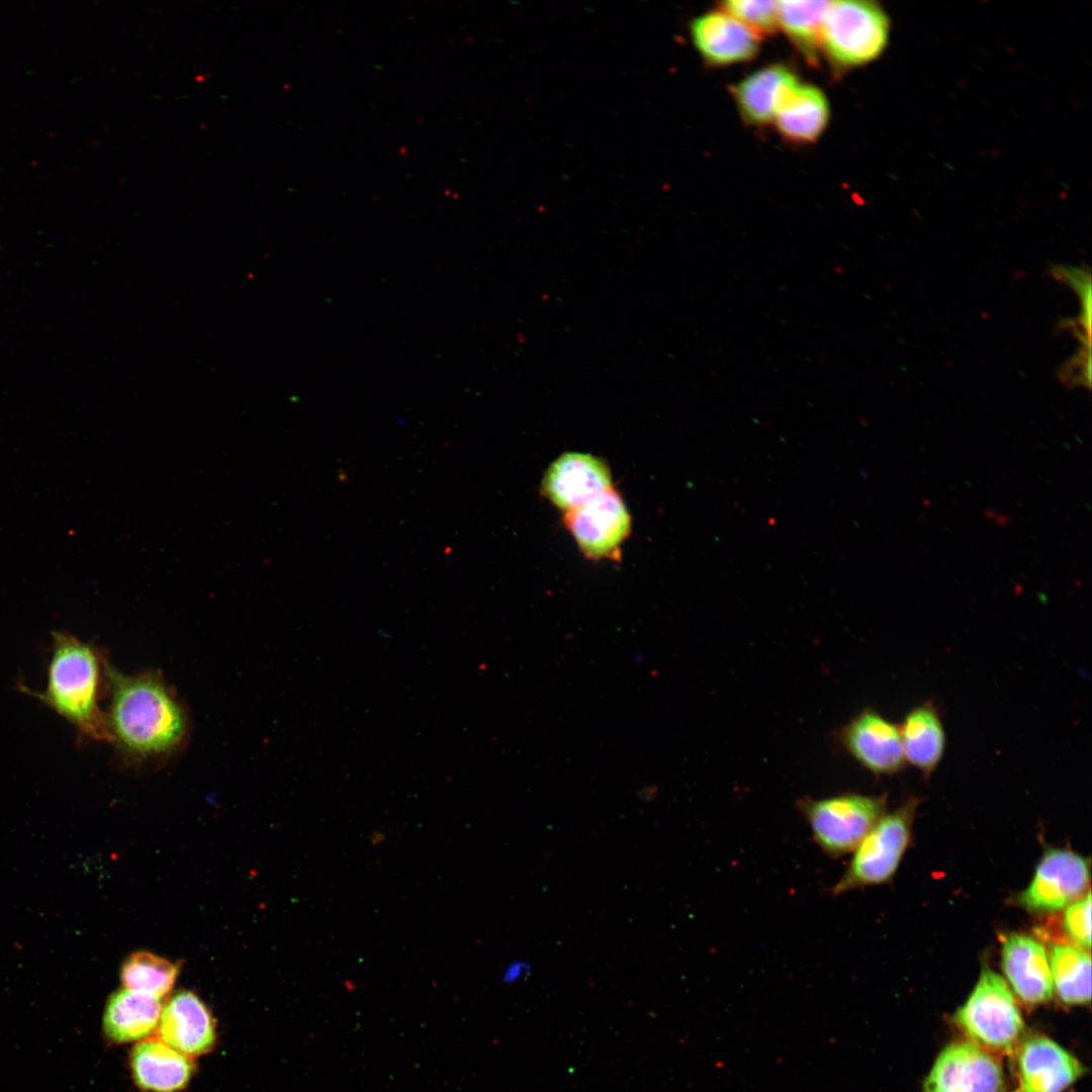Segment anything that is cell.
Segmentation results:
<instances>
[{"mask_svg": "<svg viewBox=\"0 0 1092 1092\" xmlns=\"http://www.w3.org/2000/svg\"><path fill=\"white\" fill-rule=\"evenodd\" d=\"M105 713L110 743L134 765L162 763L186 744L188 715L173 690L155 671L124 674L110 666Z\"/></svg>", "mask_w": 1092, "mask_h": 1092, "instance_id": "obj_1", "label": "cell"}, {"mask_svg": "<svg viewBox=\"0 0 1092 1092\" xmlns=\"http://www.w3.org/2000/svg\"><path fill=\"white\" fill-rule=\"evenodd\" d=\"M47 687L35 695L69 721L83 738L110 743L105 712L100 708L109 665L95 646L67 632L53 633Z\"/></svg>", "mask_w": 1092, "mask_h": 1092, "instance_id": "obj_2", "label": "cell"}, {"mask_svg": "<svg viewBox=\"0 0 1092 1092\" xmlns=\"http://www.w3.org/2000/svg\"><path fill=\"white\" fill-rule=\"evenodd\" d=\"M890 22L873 1H829L822 30L821 50L839 69L873 62L885 51Z\"/></svg>", "mask_w": 1092, "mask_h": 1092, "instance_id": "obj_3", "label": "cell"}, {"mask_svg": "<svg viewBox=\"0 0 1092 1092\" xmlns=\"http://www.w3.org/2000/svg\"><path fill=\"white\" fill-rule=\"evenodd\" d=\"M797 808L817 846L830 857L852 852L886 814L887 796L843 793L827 798L804 797Z\"/></svg>", "mask_w": 1092, "mask_h": 1092, "instance_id": "obj_4", "label": "cell"}, {"mask_svg": "<svg viewBox=\"0 0 1092 1092\" xmlns=\"http://www.w3.org/2000/svg\"><path fill=\"white\" fill-rule=\"evenodd\" d=\"M970 1040L988 1051L1009 1053L1024 1035V1021L1007 982L986 967L953 1017Z\"/></svg>", "mask_w": 1092, "mask_h": 1092, "instance_id": "obj_5", "label": "cell"}, {"mask_svg": "<svg viewBox=\"0 0 1092 1092\" xmlns=\"http://www.w3.org/2000/svg\"><path fill=\"white\" fill-rule=\"evenodd\" d=\"M918 804V799L911 798L876 823L830 889L832 896L881 885L893 878L910 842Z\"/></svg>", "mask_w": 1092, "mask_h": 1092, "instance_id": "obj_6", "label": "cell"}, {"mask_svg": "<svg viewBox=\"0 0 1092 1092\" xmlns=\"http://www.w3.org/2000/svg\"><path fill=\"white\" fill-rule=\"evenodd\" d=\"M1002 1066L988 1050L968 1040L954 1041L936 1058L923 1092H1004Z\"/></svg>", "mask_w": 1092, "mask_h": 1092, "instance_id": "obj_7", "label": "cell"}, {"mask_svg": "<svg viewBox=\"0 0 1092 1092\" xmlns=\"http://www.w3.org/2000/svg\"><path fill=\"white\" fill-rule=\"evenodd\" d=\"M1087 859L1065 849H1049L1038 862L1029 886L1016 898L1034 913H1055L1082 898L1089 887Z\"/></svg>", "mask_w": 1092, "mask_h": 1092, "instance_id": "obj_8", "label": "cell"}, {"mask_svg": "<svg viewBox=\"0 0 1092 1092\" xmlns=\"http://www.w3.org/2000/svg\"><path fill=\"white\" fill-rule=\"evenodd\" d=\"M565 523L579 549L590 559L617 558L631 530L630 514L613 486L566 512Z\"/></svg>", "mask_w": 1092, "mask_h": 1092, "instance_id": "obj_9", "label": "cell"}, {"mask_svg": "<svg viewBox=\"0 0 1092 1092\" xmlns=\"http://www.w3.org/2000/svg\"><path fill=\"white\" fill-rule=\"evenodd\" d=\"M1011 1054L1016 1092H1064L1085 1072L1075 1056L1042 1034L1023 1035Z\"/></svg>", "mask_w": 1092, "mask_h": 1092, "instance_id": "obj_10", "label": "cell"}, {"mask_svg": "<svg viewBox=\"0 0 1092 1092\" xmlns=\"http://www.w3.org/2000/svg\"><path fill=\"white\" fill-rule=\"evenodd\" d=\"M849 754L875 775H893L906 764L899 726L866 709L852 718L840 733Z\"/></svg>", "mask_w": 1092, "mask_h": 1092, "instance_id": "obj_11", "label": "cell"}, {"mask_svg": "<svg viewBox=\"0 0 1092 1092\" xmlns=\"http://www.w3.org/2000/svg\"><path fill=\"white\" fill-rule=\"evenodd\" d=\"M611 471L605 461L580 452L560 455L546 470L543 493L558 509H576L612 487Z\"/></svg>", "mask_w": 1092, "mask_h": 1092, "instance_id": "obj_12", "label": "cell"}, {"mask_svg": "<svg viewBox=\"0 0 1092 1092\" xmlns=\"http://www.w3.org/2000/svg\"><path fill=\"white\" fill-rule=\"evenodd\" d=\"M157 1034L190 1058L209 1053L216 1042L211 1012L195 993L187 990L175 993L164 1005Z\"/></svg>", "mask_w": 1092, "mask_h": 1092, "instance_id": "obj_13", "label": "cell"}, {"mask_svg": "<svg viewBox=\"0 0 1092 1092\" xmlns=\"http://www.w3.org/2000/svg\"><path fill=\"white\" fill-rule=\"evenodd\" d=\"M1002 969L1015 995L1028 1006H1037L1053 997L1049 956L1037 938L1010 933L1002 939Z\"/></svg>", "mask_w": 1092, "mask_h": 1092, "instance_id": "obj_14", "label": "cell"}, {"mask_svg": "<svg viewBox=\"0 0 1092 1092\" xmlns=\"http://www.w3.org/2000/svg\"><path fill=\"white\" fill-rule=\"evenodd\" d=\"M690 33L699 54L713 66L749 61L760 44L757 33L721 9L694 18Z\"/></svg>", "mask_w": 1092, "mask_h": 1092, "instance_id": "obj_15", "label": "cell"}, {"mask_svg": "<svg viewBox=\"0 0 1092 1092\" xmlns=\"http://www.w3.org/2000/svg\"><path fill=\"white\" fill-rule=\"evenodd\" d=\"M129 1066L134 1083L145 1092H180L187 1087L195 1070L192 1058L158 1036L136 1042L129 1055Z\"/></svg>", "mask_w": 1092, "mask_h": 1092, "instance_id": "obj_16", "label": "cell"}, {"mask_svg": "<svg viewBox=\"0 0 1092 1092\" xmlns=\"http://www.w3.org/2000/svg\"><path fill=\"white\" fill-rule=\"evenodd\" d=\"M163 1003L160 998L127 990H117L108 998L103 1033L110 1042L126 1043L150 1037L157 1030Z\"/></svg>", "mask_w": 1092, "mask_h": 1092, "instance_id": "obj_17", "label": "cell"}, {"mask_svg": "<svg viewBox=\"0 0 1092 1092\" xmlns=\"http://www.w3.org/2000/svg\"><path fill=\"white\" fill-rule=\"evenodd\" d=\"M798 82L788 67L774 64L746 76L732 86L731 92L743 119L763 125L774 120L782 98Z\"/></svg>", "mask_w": 1092, "mask_h": 1092, "instance_id": "obj_18", "label": "cell"}, {"mask_svg": "<svg viewBox=\"0 0 1092 1092\" xmlns=\"http://www.w3.org/2000/svg\"><path fill=\"white\" fill-rule=\"evenodd\" d=\"M774 119L787 140L799 144L813 143L828 123L829 104L819 88L798 82L782 98Z\"/></svg>", "mask_w": 1092, "mask_h": 1092, "instance_id": "obj_19", "label": "cell"}, {"mask_svg": "<svg viewBox=\"0 0 1092 1092\" xmlns=\"http://www.w3.org/2000/svg\"><path fill=\"white\" fill-rule=\"evenodd\" d=\"M906 762L930 776L940 763L946 744L936 707L928 702L910 710L899 726Z\"/></svg>", "mask_w": 1092, "mask_h": 1092, "instance_id": "obj_20", "label": "cell"}, {"mask_svg": "<svg viewBox=\"0 0 1092 1092\" xmlns=\"http://www.w3.org/2000/svg\"><path fill=\"white\" fill-rule=\"evenodd\" d=\"M1053 989L1062 1003L1086 1005L1091 1000V958L1089 951L1072 944L1050 945Z\"/></svg>", "mask_w": 1092, "mask_h": 1092, "instance_id": "obj_21", "label": "cell"}, {"mask_svg": "<svg viewBox=\"0 0 1092 1092\" xmlns=\"http://www.w3.org/2000/svg\"><path fill=\"white\" fill-rule=\"evenodd\" d=\"M829 1H778L779 26L805 59L816 64L821 50V30Z\"/></svg>", "mask_w": 1092, "mask_h": 1092, "instance_id": "obj_22", "label": "cell"}, {"mask_svg": "<svg viewBox=\"0 0 1092 1092\" xmlns=\"http://www.w3.org/2000/svg\"><path fill=\"white\" fill-rule=\"evenodd\" d=\"M180 966L146 950L130 953L122 963V986L134 992L163 998L175 985Z\"/></svg>", "mask_w": 1092, "mask_h": 1092, "instance_id": "obj_23", "label": "cell"}, {"mask_svg": "<svg viewBox=\"0 0 1092 1092\" xmlns=\"http://www.w3.org/2000/svg\"><path fill=\"white\" fill-rule=\"evenodd\" d=\"M727 12L755 33L769 34L777 30L778 2L755 0H729L720 3Z\"/></svg>", "mask_w": 1092, "mask_h": 1092, "instance_id": "obj_24", "label": "cell"}, {"mask_svg": "<svg viewBox=\"0 0 1092 1092\" xmlns=\"http://www.w3.org/2000/svg\"><path fill=\"white\" fill-rule=\"evenodd\" d=\"M1064 936L1069 944L1089 951L1091 946V894L1088 891L1082 898L1067 908L1062 919Z\"/></svg>", "mask_w": 1092, "mask_h": 1092, "instance_id": "obj_25", "label": "cell"}, {"mask_svg": "<svg viewBox=\"0 0 1092 1092\" xmlns=\"http://www.w3.org/2000/svg\"><path fill=\"white\" fill-rule=\"evenodd\" d=\"M529 970V966L525 961L512 962L505 971L506 980H514L520 978Z\"/></svg>", "mask_w": 1092, "mask_h": 1092, "instance_id": "obj_26", "label": "cell"}]
</instances>
